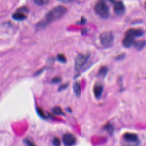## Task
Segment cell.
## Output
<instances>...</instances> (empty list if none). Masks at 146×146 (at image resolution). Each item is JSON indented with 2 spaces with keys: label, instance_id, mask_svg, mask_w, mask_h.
I'll use <instances>...</instances> for the list:
<instances>
[{
  "label": "cell",
  "instance_id": "obj_4",
  "mask_svg": "<svg viewBox=\"0 0 146 146\" xmlns=\"http://www.w3.org/2000/svg\"><path fill=\"white\" fill-rule=\"evenodd\" d=\"M114 39L113 33L111 31H104L100 35L101 44L105 47L112 46Z\"/></svg>",
  "mask_w": 146,
  "mask_h": 146
},
{
  "label": "cell",
  "instance_id": "obj_8",
  "mask_svg": "<svg viewBox=\"0 0 146 146\" xmlns=\"http://www.w3.org/2000/svg\"><path fill=\"white\" fill-rule=\"evenodd\" d=\"M113 5V10L116 14L118 15H123L125 10L124 3L121 1H116Z\"/></svg>",
  "mask_w": 146,
  "mask_h": 146
},
{
  "label": "cell",
  "instance_id": "obj_2",
  "mask_svg": "<svg viewBox=\"0 0 146 146\" xmlns=\"http://www.w3.org/2000/svg\"><path fill=\"white\" fill-rule=\"evenodd\" d=\"M144 34V31L140 29H130L127 30L125 34L124 38L123 39L122 43L124 47L129 48L135 43V39L136 37H139Z\"/></svg>",
  "mask_w": 146,
  "mask_h": 146
},
{
  "label": "cell",
  "instance_id": "obj_9",
  "mask_svg": "<svg viewBox=\"0 0 146 146\" xmlns=\"http://www.w3.org/2000/svg\"><path fill=\"white\" fill-rule=\"evenodd\" d=\"M93 91L94 95L96 98H100L103 91V86L100 83H96L94 87Z\"/></svg>",
  "mask_w": 146,
  "mask_h": 146
},
{
  "label": "cell",
  "instance_id": "obj_11",
  "mask_svg": "<svg viewBox=\"0 0 146 146\" xmlns=\"http://www.w3.org/2000/svg\"><path fill=\"white\" fill-rule=\"evenodd\" d=\"M73 90L74 93L77 96H79L81 94V84L80 82L79 81H77L75 82L73 84Z\"/></svg>",
  "mask_w": 146,
  "mask_h": 146
},
{
  "label": "cell",
  "instance_id": "obj_3",
  "mask_svg": "<svg viewBox=\"0 0 146 146\" xmlns=\"http://www.w3.org/2000/svg\"><path fill=\"white\" fill-rule=\"evenodd\" d=\"M95 13L101 18L106 19L110 15V9L105 0H99L95 5Z\"/></svg>",
  "mask_w": 146,
  "mask_h": 146
},
{
  "label": "cell",
  "instance_id": "obj_15",
  "mask_svg": "<svg viewBox=\"0 0 146 146\" xmlns=\"http://www.w3.org/2000/svg\"><path fill=\"white\" fill-rule=\"evenodd\" d=\"M34 1L36 5L43 6L47 4L49 2V0H34Z\"/></svg>",
  "mask_w": 146,
  "mask_h": 146
},
{
  "label": "cell",
  "instance_id": "obj_10",
  "mask_svg": "<svg viewBox=\"0 0 146 146\" xmlns=\"http://www.w3.org/2000/svg\"><path fill=\"white\" fill-rule=\"evenodd\" d=\"M123 137L125 140L128 142H135L138 140V136L133 133H125Z\"/></svg>",
  "mask_w": 146,
  "mask_h": 146
},
{
  "label": "cell",
  "instance_id": "obj_1",
  "mask_svg": "<svg viewBox=\"0 0 146 146\" xmlns=\"http://www.w3.org/2000/svg\"><path fill=\"white\" fill-rule=\"evenodd\" d=\"M67 12V9L64 6L59 5L53 7L47 13L44 19L37 23L36 28L40 29L46 27L47 25L63 17Z\"/></svg>",
  "mask_w": 146,
  "mask_h": 146
},
{
  "label": "cell",
  "instance_id": "obj_14",
  "mask_svg": "<svg viewBox=\"0 0 146 146\" xmlns=\"http://www.w3.org/2000/svg\"><path fill=\"white\" fill-rule=\"evenodd\" d=\"M52 112L56 115H64V113L63 112V111L62 108L59 106H55L52 108Z\"/></svg>",
  "mask_w": 146,
  "mask_h": 146
},
{
  "label": "cell",
  "instance_id": "obj_22",
  "mask_svg": "<svg viewBox=\"0 0 146 146\" xmlns=\"http://www.w3.org/2000/svg\"><path fill=\"white\" fill-rule=\"evenodd\" d=\"M68 86V83H66V84H62L59 87V91H62V90H63L64 89H66Z\"/></svg>",
  "mask_w": 146,
  "mask_h": 146
},
{
  "label": "cell",
  "instance_id": "obj_21",
  "mask_svg": "<svg viewBox=\"0 0 146 146\" xmlns=\"http://www.w3.org/2000/svg\"><path fill=\"white\" fill-rule=\"evenodd\" d=\"M60 81H61V78L58 76L55 77V78H52L51 80V82L53 83H58L60 82Z\"/></svg>",
  "mask_w": 146,
  "mask_h": 146
},
{
  "label": "cell",
  "instance_id": "obj_23",
  "mask_svg": "<svg viewBox=\"0 0 146 146\" xmlns=\"http://www.w3.org/2000/svg\"><path fill=\"white\" fill-rule=\"evenodd\" d=\"M60 1H62L63 2H70V1H75V0H59Z\"/></svg>",
  "mask_w": 146,
  "mask_h": 146
},
{
  "label": "cell",
  "instance_id": "obj_13",
  "mask_svg": "<svg viewBox=\"0 0 146 146\" xmlns=\"http://www.w3.org/2000/svg\"><path fill=\"white\" fill-rule=\"evenodd\" d=\"M108 71V68L107 67H106V66H102L99 70L98 75L99 76H100L105 77L106 74H107Z\"/></svg>",
  "mask_w": 146,
  "mask_h": 146
},
{
  "label": "cell",
  "instance_id": "obj_18",
  "mask_svg": "<svg viewBox=\"0 0 146 146\" xmlns=\"http://www.w3.org/2000/svg\"><path fill=\"white\" fill-rule=\"evenodd\" d=\"M24 143L25 144L27 145V146H36L35 143L31 141L30 140L28 139H26L25 140H24Z\"/></svg>",
  "mask_w": 146,
  "mask_h": 146
},
{
  "label": "cell",
  "instance_id": "obj_5",
  "mask_svg": "<svg viewBox=\"0 0 146 146\" xmlns=\"http://www.w3.org/2000/svg\"><path fill=\"white\" fill-rule=\"evenodd\" d=\"M89 54H79L75 58L74 66L76 71H79L86 64L89 58Z\"/></svg>",
  "mask_w": 146,
  "mask_h": 146
},
{
  "label": "cell",
  "instance_id": "obj_6",
  "mask_svg": "<svg viewBox=\"0 0 146 146\" xmlns=\"http://www.w3.org/2000/svg\"><path fill=\"white\" fill-rule=\"evenodd\" d=\"M63 141L66 146H73L76 142L75 136L71 133H66L63 135Z\"/></svg>",
  "mask_w": 146,
  "mask_h": 146
},
{
  "label": "cell",
  "instance_id": "obj_20",
  "mask_svg": "<svg viewBox=\"0 0 146 146\" xmlns=\"http://www.w3.org/2000/svg\"><path fill=\"white\" fill-rule=\"evenodd\" d=\"M104 129H106L107 131H108L110 133H112L113 132V127L112 125L110 124H106L104 126Z\"/></svg>",
  "mask_w": 146,
  "mask_h": 146
},
{
  "label": "cell",
  "instance_id": "obj_17",
  "mask_svg": "<svg viewBox=\"0 0 146 146\" xmlns=\"http://www.w3.org/2000/svg\"><path fill=\"white\" fill-rule=\"evenodd\" d=\"M36 111H37V112H38V115L40 117H42L43 118H46V116H45V114H44V112H43V111L42 110V108H40L39 107H37L36 108Z\"/></svg>",
  "mask_w": 146,
  "mask_h": 146
},
{
  "label": "cell",
  "instance_id": "obj_7",
  "mask_svg": "<svg viewBox=\"0 0 146 146\" xmlns=\"http://www.w3.org/2000/svg\"><path fill=\"white\" fill-rule=\"evenodd\" d=\"M27 11V9H23V8L22 9H19V10H18L12 14V18L18 21H24L27 17V15L26 14Z\"/></svg>",
  "mask_w": 146,
  "mask_h": 146
},
{
  "label": "cell",
  "instance_id": "obj_24",
  "mask_svg": "<svg viewBox=\"0 0 146 146\" xmlns=\"http://www.w3.org/2000/svg\"><path fill=\"white\" fill-rule=\"evenodd\" d=\"M145 8H146V3H145Z\"/></svg>",
  "mask_w": 146,
  "mask_h": 146
},
{
  "label": "cell",
  "instance_id": "obj_19",
  "mask_svg": "<svg viewBox=\"0 0 146 146\" xmlns=\"http://www.w3.org/2000/svg\"><path fill=\"white\" fill-rule=\"evenodd\" d=\"M52 144L54 146H60V141L59 138L54 137L52 140Z\"/></svg>",
  "mask_w": 146,
  "mask_h": 146
},
{
  "label": "cell",
  "instance_id": "obj_12",
  "mask_svg": "<svg viewBox=\"0 0 146 146\" xmlns=\"http://www.w3.org/2000/svg\"><path fill=\"white\" fill-rule=\"evenodd\" d=\"M146 44V41L144 40H140L135 42L133 45L137 50L142 49Z\"/></svg>",
  "mask_w": 146,
  "mask_h": 146
},
{
  "label": "cell",
  "instance_id": "obj_16",
  "mask_svg": "<svg viewBox=\"0 0 146 146\" xmlns=\"http://www.w3.org/2000/svg\"><path fill=\"white\" fill-rule=\"evenodd\" d=\"M57 59L59 61L62 63H65L66 62V58L65 55L63 54H59L57 56Z\"/></svg>",
  "mask_w": 146,
  "mask_h": 146
}]
</instances>
